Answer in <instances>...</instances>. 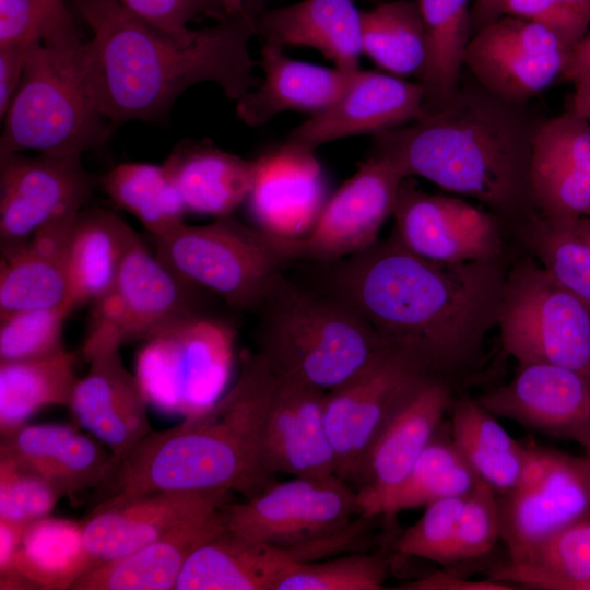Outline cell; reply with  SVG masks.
I'll list each match as a JSON object with an SVG mask.
<instances>
[{"mask_svg":"<svg viewBox=\"0 0 590 590\" xmlns=\"http://www.w3.org/2000/svg\"><path fill=\"white\" fill-rule=\"evenodd\" d=\"M188 212L231 215L252 188L257 160L206 144H182L163 163Z\"/></svg>","mask_w":590,"mask_h":590,"instance_id":"32","label":"cell"},{"mask_svg":"<svg viewBox=\"0 0 590 590\" xmlns=\"http://www.w3.org/2000/svg\"><path fill=\"white\" fill-rule=\"evenodd\" d=\"M257 35L282 47L315 48L344 71L358 70L363 54L362 12L354 0H303L261 11Z\"/></svg>","mask_w":590,"mask_h":590,"instance_id":"30","label":"cell"},{"mask_svg":"<svg viewBox=\"0 0 590 590\" xmlns=\"http://www.w3.org/2000/svg\"><path fill=\"white\" fill-rule=\"evenodd\" d=\"M224 8L226 15H233L241 11L246 0H217Z\"/></svg>","mask_w":590,"mask_h":590,"instance_id":"58","label":"cell"},{"mask_svg":"<svg viewBox=\"0 0 590 590\" xmlns=\"http://www.w3.org/2000/svg\"><path fill=\"white\" fill-rule=\"evenodd\" d=\"M30 524L0 519V578L17 573L13 567L14 555Z\"/></svg>","mask_w":590,"mask_h":590,"instance_id":"54","label":"cell"},{"mask_svg":"<svg viewBox=\"0 0 590 590\" xmlns=\"http://www.w3.org/2000/svg\"><path fill=\"white\" fill-rule=\"evenodd\" d=\"M275 376L258 352L243 357L239 375L203 412L151 430L104 485L113 498L160 491L238 492L249 498L270 483L263 427Z\"/></svg>","mask_w":590,"mask_h":590,"instance_id":"4","label":"cell"},{"mask_svg":"<svg viewBox=\"0 0 590 590\" xmlns=\"http://www.w3.org/2000/svg\"><path fill=\"white\" fill-rule=\"evenodd\" d=\"M247 201L256 227L285 239L305 238L328 201L320 163L311 152L282 145L257 160Z\"/></svg>","mask_w":590,"mask_h":590,"instance_id":"24","label":"cell"},{"mask_svg":"<svg viewBox=\"0 0 590 590\" xmlns=\"http://www.w3.org/2000/svg\"><path fill=\"white\" fill-rule=\"evenodd\" d=\"M489 576L515 587L581 590L590 580V516L559 529L523 560L507 562Z\"/></svg>","mask_w":590,"mask_h":590,"instance_id":"38","label":"cell"},{"mask_svg":"<svg viewBox=\"0 0 590 590\" xmlns=\"http://www.w3.org/2000/svg\"><path fill=\"white\" fill-rule=\"evenodd\" d=\"M225 529L243 539L302 553L308 562L349 552L367 521L356 491L337 474L294 476L222 507Z\"/></svg>","mask_w":590,"mask_h":590,"instance_id":"7","label":"cell"},{"mask_svg":"<svg viewBox=\"0 0 590 590\" xmlns=\"http://www.w3.org/2000/svg\"><path fill=\"white\" fill-rule=\"evenodd\" d=\"M234 337L229 324L200 314L144 340L135 376L149 403L185 417L210 408L227 382Z\"/></svg>","mask_w":590,"mask_h":590,"instance_id":"10","label":"cell"},{"mask_svg":"<svg viewBox=\"0 0 590 590\" xmlns=\"http://www.w3.org/2000/svg\"><path fill=\"white\" fill-rule=\"evenodd\" d=\"M101 186L108 198L133 214L153 238L182 224L188 212L163 164H119L101 178Z\"/></svg>","mask_w":590,"mask_h":590,"instance_id":"39","label":"cell"},{"mask_svg":"<svg viewBox=\"0 0 590 590\" xmlns=\"http://www.w3.org/2000/svg\"><path fill=\"white\" fill-rule=\"evenodd\" d=\"M583 448H585V450H586V456H585V458L587 459L588 464H589V467H590V438H589L588 441L585 444Z\"/></svg>","mask_w":590,"mask_h":590,"instance_id":"59","label":"cell"},{"mask_svg":"<svg viewBox=\"0 0 590 590\" xmlns=\"http://www.w3.org/2000/svg\"><path fill=\"white\" fill-rule=\"evenodd\" d=\"M424 114V91L418 82L358 69L343 95L293 129L283 145L315 153L327 142L366 133L375 135L415 121Z\"/></svg>","mask_w":590,"mask_h":590,"instance_id":"20","label":"cell"},{"mask_svg":"<svg viewBox=\"0 0 590 590\" xmlns=\"http://www.w3.org/2000/svg\"><path fill=\"white\" fill-rule=\"evenodd\" d=\"M54 44L44 10L35 0H0V47Z\"/></svg>","mask_w":590,"mask_h":590,"instance_id":"50","label":"cell"},{"mask_svg":"<svg viewBox=\"0 0 590 590\" xmlns=\"http://www.w3.org/2000/svg\"><path fill=\"white\" fill-rule=\"evenodd\" d=\"M44 10L54 34L52 45L82 42L81 33L64 0H35Z\"/></svg>","mask_w":590,"mask_h":590,"instance_id":"52","label":"cell"},{"mask_svg":"<svg viewBox=\"0 0 590 590\" xmlns=\"http://www.w3.org/2000/svg\"><path fill=\"white\" fill-rule=\"evenodd\" d=\"M139 19L168 32L187 33L189 24L202 19L220 21L226 16L217 0H119Z\"/></svg>","mask_w":590,"mask_h":590,"instance_id":"49","label":"cell"},{"mask_svg":"<svg viewBox=\"0 0 590 590\" xmlns=\"http://www.w3.org/2000/svg\"><path fill=\"white\" fill-rule=\"evenodd\" d=\"M154 241L155 255L181 279L250 312L273 278L299 261L297 239L249 227L232 214L205 225L182 223Z\"/></svg>","mask_w":590,"mask_h":590,"instance_id":"8","label":"cell"},{"mask_svg":"<svg viewBox=\"0 0 590 590\" xmlns=\"http://www.w3.org/2000/svg\"><path fill=\"white\" fill-rule=\"evenodd\" d=\"M581 590H590V580L582 586Z\"/></svg>","mask_w":590,"mask_h":590,"instance_id":"60","label":"cell"},{"mask_svg":"<svg viewBox=\"0 0 590 590\" xmlns=\"http://www.w3.org/2000/svg\"><path fill=\"white\" fill-rule=\"evenodd\" d=\"M575 84L571 107L590 122V79L580 80Z\"/></svg>","mask_w":590,"mask_h":590,"instance_id":"57","label":"cell"},{"mask_svg":"<svg viewBox=\"0 0 590 590\" xmlns=\"http://www.w3.org/2000/svg\"><path fill=\"white\" fill-rule=\"evenodd\" d=\"M544 120L528 104L507 102L462 75L445 106L375 134L371 155L404 178L420 176L493 209L514 210L533 203L530 161Z\"/></svg>","mask_w":590,"mask_h":590,"instance_id":"3","label":"cell"},{"mask_svg":"<svg viewBox=\"0 0 590 590\" xmlns=\"http://www.w3.org/2000/svg\"><path fill=\"white\" fill-rule=\"evenodd\" d=\"M450 410L452 441L479 479L497 495L515 488L521 480L531 447L515 440L477 400L462 397L452 402Z\"/></svg>","mask_w":590,"mask_h":590,"instance_id":"34","label":"cell"},{"mask_svg":"<svg viewBox=\"0 0 590 590\" xmlns=\"http://www.w3.org/2000/svg\"><path fill=\"white\" fill-rule=\"evenodd\" d=\"M67 305L17 311L0 317V362L40 357L63 349Z\"/></svg>","mask_w":590,"mask_h":590,"instance_id":"44","label":"cell"},{"mask_svg":"<svg viewBox=\"0 0 590 590\" xmlns=\"http://www.w3.org/2000/svg\"><path fill=\"white\" fill-rule=\"evenodd\" d=\"M507 0H474L471 8L472 35L503 16Z\"/></svg>","mask_w":590,"mask_h":590,"instance_id":"56","label":"cell"},{"mask_svg":"<svg viewBox=\"0 0 590 590\" xmlns=\"http://www.w3.org/2000/svg\"><path fill=\"white\" fill-rule=\"evenodd\" d=\"M3 117L0 156L27 150L81 156L102 145L114 128L99 109L87 40L31 44Z\"/></svg>","mask_w":590,"mask_h":590,"instance_id":"6","label":"cell"},{"mask_svg":"<svg viewBox=\"0 0 590 590\" xmlns=\"http://www.w3.org/2000/svg\"><path fill=\"white\" fill-rule=\"evenodd\" d=\"M75 359L63 347L40 357L0 362V432L25 424L43 406L69 408L79 381Z\"/></svg>","mask_w":590,"mask_h":590,"instance_id":"37","label":"cell"},{"mask_svg":"<svg viewBox=\"0 0 590 590\" xmlns=\"http://www.w3.org/2000/svg\"><path fill=\"white\" fill-rule=\"evenodd\" d=\"M224 530L221 508L128 555L99 563L70 590H173L193 552Z\"/></svg>","mask_w":590,"mask_h":590,"instance_id":"31","label":"cell"},{"mask_svg":"<svg viewBox=\"0 0 590 590\" xmlns=\"http://www.w3.org/2000/svg\"><path fill=\"white\" fill-rule=\"evenodd\" d=\"M137 237L123 220L109 211H80L70 234L67 257L69 299L73 308L94 304L108 292Z\"/></svg>","mask_w":590,"mask_h":590,"instance_id":"33","label":"cell"},{"mask_svg":"<svg viewBox=\"0 0 590 590\" xmlns=\"http://www.w3.org/2000/svg\"><path fill=\"white\" fill-rule=\"evenodd\" d=\"M416 1L427 49L417 79L424 91V113L429 114L445 106L460 86L464 52L472 37V4L470 0Z\"/></svg>","mask_w":590,"mask_h":590,"instance_id":"35","label":"cell"},{"mask_svg":"<svg viewBox=\"0 0 590 590\" xmlns=\"http://www.w3.org/2000/svg\"><path fill=\"white\" fill-rule=\"evenodd\" d=\"M0 457L46 479L63 496L103 487L118 460L97 438L60 424H22L1 433Z\"/></svg>","mask_w":590,"mask_h":590,"instance_id":"26","label":"cell"},{"mask_svg":"<svg viewBox=\"0 0 590 590\" xmlns=\"http://www.w3.org/2000/svg\"><path fill=\"white\" fill-rule=\"evenodd\" d=\"M496 323L519 364L544 363L590 377V307L527 259L505 276Z\"/></svg>","mask_w":590,"mask_h":590,"instance_id":"9","label":"cell"},{"mask_svg":"<svg viewBox=\"0 0 590 590\" xmlns=\"http://www.w3.org/2000/svg\"><path fill=\"white\" fill-rule=\"evenodd\" d=\"M526 236L540 264L590 307V216L541 213Z\"/></svg>","mask_w":590,"mask_h":590,"instance_id":"41","label":"cell"},{"mask_svg":"<svg viewBox=\"0 0 590 590\" xmlns=\"http://www.w3.org/2000/svg\"><path fill=\"white\" fill-rule=\"evenodd\" d=\"M231 494L160 491L107 498L82 522L84 545L98 563L122 557L214 514Z\"/></svg>","mask_w":590,"mask_h":590,"instance_id":"17","label":"cell"},{"mask_svg":"<svg viewBox=\"0 0 590 590\" xmlns=\"http://www.w3.org/2000/svg\"><path fill=\"white\" fill-rule=\"evenodd\" d=\"M403 179L389 161L370 155L327 201L310 234L297 239L299 261L329 263L373 246Z\"/></svg>","mask_w":590,"mask_h":590,"instance_id":"18","label":"cell"},{"mask_svg":"<svg viewBox=\"0 0 590 590\" xmlns=\"http://www.w3.org/2000/svg\"><path fill=\"white\" fill-rule=\"evenodd\" d=\"M430 378L417 364L388 346L326 394V421L337 475L355 491L375 442L401 408Z\"/></svg>","mask_w":590,"mask_h":590,"instance_id":"11","label":"cell"},{"mask_svg":"<svg viewBox=\"0 0 590 590\" xmlns=\"http://www.w3.org/2000/svg\"><path fill=\"white\" fill-rule=\"evenodd\" d=\"M388 575L377 554L350 553L297 564L275 590H379Z\"/></svg>","mask_w":590,"mask_h":590,"instance_id":"43","label":"cell"},{"mask_svg":"<svg viewBox=\"0 0 590 590\" xmlns=\"http://www.w3.org/2000/svg\"><path fill=\"white\" fill-rule=\"evenodd\" d=\"M258 353L278 378L329 391L389 345L347 302L279 273L255 310Z\"/></svg>","mask_w":590,"mask_h":590,"instance_id":"5","label":"cell"},{"mask_svg":"<svg viewBox=\"0 0 590 590\" xmlns=\"http://www.w3.org/2000/svg\"><path fill=\"white\" fill-rule=\"evenodd\" d=\"M452 402L448 382L430 378L394 415L371 448L356 489L361 516L385 517Z\"/></svg>","mask_w":590,"mask_h":590,"instance_id":"21","label":"cell"},{"mask_svg":"<svg viewBox=\"0 0 590 590\" xmlns=\"http://www.w3.org/2000/svg\"><path fill=\"white\" fill-rule=\"evenodd\" d=\"M402 589L425 590H514L517 589L506 582L496 580L471 581L447 574H435L418 581L405 585Z\"/></svg>","mask_w":590,"mask_h":590,"instance_id":"53","label":"cell"},{"mask_svg":"<svg viewBox=\"0 0 590 590\" xmlns=\"http://www.w3.org/2000/svg\"><path fill=\"white\" fill-rule=\"evenodd\" d=\"M362 46L390 74L418 78L427 49L417 1L397 0L362 12Z\"/></svg>","mask_w":590,"mask_h":590,"instance_id":"40","label":"cell"},{"mask_svg":"<svg viewBox=\"0 0 590 590\" xmlns=\"http://www.w3.org/2000/svg\"><path fill=\"white\" fill-rule=\"evenodd\" d=\"M62 496L46 479L0 457V519L32 523L47 517Z\"/></svg>","mask_w":590,"mask_h":590,"instance_id":"45","label":"cell"},{"mask_svg":"<svg viewBox=\"0 0 590 590\" xmlns=\"http://www.w3.org/2000/svg\"><path fill=\"white\" fill-rule=\"evenodd\" d=\"M303 554L243 539L226 529L188 558L175 590H275Z\"/></svg>","mask_w":590,"mask_h":590,"instance_id":"29","label":"cell"},{"mask_svg":"<svg viewBox=\"0 0 590 590\" xmlns=\"http://www.w3.org/2000/svg\"><path fill=\"white\" fill-rule=\"evenodd\" d=\"M509 562L523 560L559 529L590 516V467L585 457L531 447L518 485L497 495Z\"/></svg>","mask_w":590,"mask_h":590,"instance_id":"13","label":"cell"},{"mask_svg":"<svg viewBox=\"0 0 590 590\" xmlns=\"http://www.w3.org/2000/svg\"><path fill=\"white\" fill-rule=\"evenodd\" d=\"M477 401L496 417L577 441L590 438V377L544 363H523L515 377Z\"/></svg>","mask_w":590,"mask_h":590,"instance_id":"19","label":"cell"},{"mask_svg":"<svg viewBox=\"0 0 590 590\" xmlns=\"http://www.w3.org/2000/svg\"><path fill=\"white\" fill-rule=\"evenodd\" d=\"M502 523L497 493L479 480L465 495L458 520L449 564L480 557L500 539Z\"/></svg>","mask_w":590,"mask_h":590,"instance_id":"46","label":"cell"},{"mask_svg":"<svg viewBox=\"0 0 590 590\" xmlns=\"http://www.w3.org/2000/svg\"><path fill=\"white\" fill-rule=\"evenodd\" d=\"M479 476L450 436L439 430L421 453L385 515L391 521L400 511L452 496L468 494Z\"/></svg>","mask_w":590,"mask_h":590,"instance_id":"42","label":"cell"},{"mask_svg":"<svg viewBox=\"0 0 590 590\" xmlns=\"http://www.w3.org/2000/svg\"><path fill=\"white\" fill-rule=\"evenodd\" d=\"M392 215L393 234L412 252L438 262L497 258L502 240L494 217L465 200L430 194L403 179Z\"/></svg>","mask_w":590,"mask_h":590,"instance_id":"16","label":"cell"},{"mask_svg":"<svg viewBox=\"0 0 590 590\" xmlns=\"http://www.w3.org/2000/svg\"><path fill=\"white\" fill-rule=\"evenodd\" d=\"M533 204L550 216H590V122L573 108L543 121L532 149Z\"/></svg>","mask_w":590,"mask_h":590,"instance_id":"25","label":"cell"},{"mask_svg":"<svg viewBox=\"0 0 590 590\" xmlns=\"http://www.w3.org/2000/svg\"><path fill=\"white\" fill-rule=\"evenodd\" d=\"M260 64L262 83L236 101L238 118L252 127L264 125L282 111L312 116L326 110L343 95L357 71L294 60L282 46L272 43H263Z\"/></svg>","mask_w":590,"mask_h":590,"instance_id":"27","label":"cell"},{"mask_svg":"<svg viewBox=\"0 0 590 590\" xmlns=\"http://www.w3.org/2000/svg\"><path fill=\"white\" fill-rule=\"evenodd\" d=\"M312 269L315 286L347 302L389 346L442 380L480 358L505 280L497 258L433 261L409 250L393 233Z\"/></svg>","mask_w":590,"mask_h":590,"instance_id":"1","label":"cell"},{"mask_svg":"<svg viewBox=\"0 0 590 590\" xmlns=\"http://www.w3.org/2000/svg\"><path fill=\"white\" fill-rule=\"evenodd\" d=\"M203 290L181 279L138 236L108 292L93 304L83 355L105 345L146 340L200 310Z\"/></svg>","mask_w":590,"mask_h":590,"instance_id":"12","label":"cell"},{"mask_svg":"<svg viewBox=\"0 0 590 590\" xmlns=\"http://www.w3.org/2000/svg\"><path fill=\"white\" fill-rule=\"evenodd\" d=\"M568 50L546 27L503 15L474 33L464 67L492 94L528 104L562 76Z\"/></svg>","mask_w":590,"mask_h":590,"instance_id":"15","label":"cell"},{"mask_svg":"<svg viewBox=\"0 0 590 590\" xmlns=\"http://www.w3.org/2000/svg\"><path fill=\"white\" fill-rule=\"evenodd\" d=\"M465 495L446 497L425 506L423 516L397 539L394 550L402 555L449 564Z\"/></svg>","mask_w":590,"mask_h":590,"instance_id":"47","label":"cell"},{"mask_svg":"<svg viewBox=\"0 0 590 590\" xmlns=\"http://www.w3.org/2000/svg\"><path fill=\"white\" fill-rule=\"evenodd\" d=\"M28 46L0 47V116L2 118L20 85Z\"/></svg>","mask_w":590,"mask_h":590,"instance_id":"51","label":"cell"},{"mask_svg":"<svg viewBox=\"0 0 590 590\" xmlns=\"http://www.w3.org/2000/svg\"><path fill=\"white\" fill-rule=\"evenodd\" d=\"M503 15L521 17L546 27L569 51L588 33L590 0H507Z\"/></svg>","mask_w":590,"mask_h":590,"instance_id":"48","label":"cell"},{"mask_svg":"<svg viewBox=\"0 0 590 590\" xmlns=\"http://www.w3.org/2000/svg\"><path fill=\"white\" fill-rule=\"evenodd\" d=\"M86 375L74 388L70 409L115 458H126L152 430L150 405L135 374L125 366L120 346L105 345L84 355Z\"/></svg>","mask_w":590,"mask_h":590,"instance_id":"22","label":"cell"},{"mask_svg":"<svg viewBox=\"0 0 590 590\" xmlns=\"http://www.w3.org/2000/svg\"><path fill=\"white\" fill-rule=\"evenodd\" d=\"M560 79L573 83L590 79V32L567 52Z\"/></svg>","mask_w":590,"mask_h":590,"instance_id":"55","label":"cell"},{"mask_svg":"<svg viewBox=\"0 0 590 590\" xmlns=\"http://www.w3.org/2000/svg\"><path fill=\"white\" fill-rule=\"evenodd\" d=\"M80 212L59 215L20 249L1 258L0 317L17 311L67 305V257L70 234Z\"/></svg>","mask_w":590,"mask_h":590,"instance_id":"28","label":"cell"},{"mask_svg":"<svg viewBox=\"0 0 590 590\" xmlns=\"http://www.w3.org/2000/svg\"><path fill=\"white\" fill-rule=\"evenodd\" d=\"M98 564L84 545L82 523L49 516L27 527L13 560L34 589L45 590H70Z\"/></svg>","mask_w":590,"mask_h":590,"instance_id":"36","label":"cell"},{"mask_svg":"<svg viewBox=\"0 0 590 590\" xmlns=\"http://www.w3.org/2000/svg\"><path fill=\"white\" fill-rule=\"evenodd\" d=\"M94 181L81 156H0V248L7 257L52 219L80 212Z\"/></svg>","mask_w":590,"mask_h":590,"instance_id":"14","label":"cell"},{"mask_svg":"<svg viewBox=\"0 0 590 590\" xmlns=\"http://www.w3.org/2000/svg\"><path fill=\"white\" fill-rule=\"evenodd\" d=\"M327 391L275 377L263 427L268 472L293 476L337 474V459L326 421Z\"/></svg>","mask_w":590,"mask_h":590,"instance_id":"23","label":"cell"},{"mask_svg":"<svg viewBox=\"0 0 590 590\" xmlns=\"http://www.w3.org/2000/svg\"><path fill=\"white\" fill-rule=\"evenodd\" d=\"M92 30L87 40L94 86L113 128L167 116L177 97L202 82L238 101L257 86L249 44L257 35L260 0L212 26L184 34L158 28L119 0H70Z\"/></svg>","mask_w":590,"mask_h":590,"instance_id":"2","label":"cell"}]
</instances>
